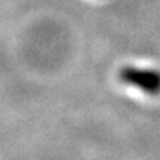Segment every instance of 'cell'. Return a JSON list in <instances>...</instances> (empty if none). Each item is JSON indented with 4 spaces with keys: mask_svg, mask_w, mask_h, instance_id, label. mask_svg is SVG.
<instances>
[{
    "mask_svg": "<svg viewBox=\"0 0 160 160\" xmlns=\"http://www.w3.org/2000/svg\"><path fill=\"white\" fill-rule=\"evenodd\" d=\"M120 80L128 85L137 86L150 95L160 93V73L154 70H139L125 67L120 70Z\"/></svg>",
    "mask_w": 160,
    "mask_h": 160,
    "instance_id": "6da1fadb",
    "label": "cell"
}]
</instances>
